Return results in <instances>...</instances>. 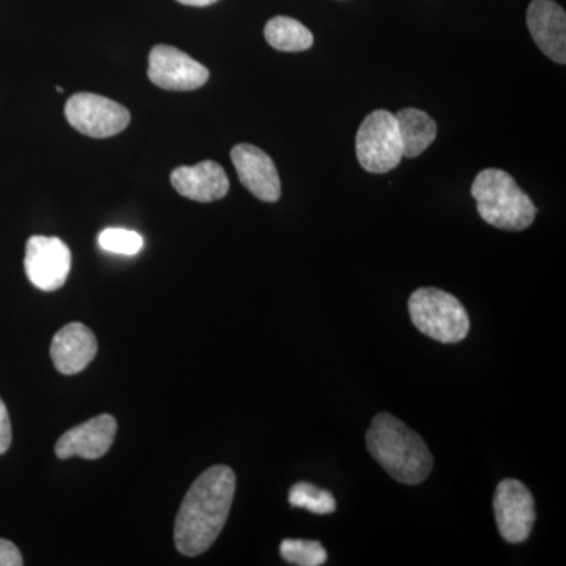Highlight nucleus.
<instances>
[{
  "instance_id": "nucleus-2",
  "label": "nucleus",
  "mask_w": 566,
  "mask_h": 566,
  "mask_svg": "<svg viewBox=\"0 0 566 566\" xmlns=\"http://www.w3.org/2000/svg\"><path fill=\"white\" fill-rule=\"evenodd\" d=\"M367 449L387 474L405 485H420L433 471V455L423 439L387 412L371 422Z\"/></svg>"
},
{
  "instance_id": "nucleus-16",
  "label": "nucleus",
  "mask_w": 566,
  "mask_h": 566,
  "mask_svg": "<svg viewBox=\"0 0 566 566\" xmlns=\"http://www.w3.org/2000/svg\"><path fill=\"white\" fill-rule=\"evenodd\" d=\"M264 39L270 46L282 52H303L311 50L314 35L303 22L289 17H275L264 28Z\"/></svg>"
},
{
  "instance_id": "nucleus-7",
  "label": "nucleus",
  "mask_w": 566,
  "mask_h": 566,
  "mask_svg": "<svg viewBox=\"0 0 566 566\" xmlns=\"http://www.w3.org/2000/svg\"><path fill=\"white\" fill-rule=\"evenodd\" d=\"M494 516L505 542L512 545L526 542L536 520L534 495L524 483L504 480L495 488Z\"/></svg>"
},
{
  "instance_id": "nucleus-17",
  "label": "nucleus",
  "mask_w": 566,
  "mask_h": 566,
  "mask_svg": "<svg viewBox=\"0 0 566 566\" xmlns=\"http://www.w3.org/2000/svg\"><path fill=\"white\" fill-rule=\"evenodd\" d=\"M289 502L293 509H304L316 515H331L337 509L334 495L329 491L305 482L292 486Z\"/></svg>"
},
{
  "instance_id": "nucleus-19",
  "label": "nucleus",
  "mask_w": 566,
  "mask_h": 566,
  "mask_svg": "<svg viewBox=\"0 0 566 566\" xmlns=\"http://www.w3.org/2000/svg\"><path fill=\"white\" fill-rule=\"evenodd\" d=\"M98 244L103 251L134 256L144 249V238L134 230L106 229L99 233Z\"/></svg>"
},
{
  "instance_id": "nucleus-13",
  "label": "nucleus",
  "mask_w": 566,
  "mask_h": 566,
  "mask_svg": "<svg viewBox=\"0 0 566 566\" xmlns=\"http://www.w3.org/2000/svg\"><path fill=\"white\" fill-rule=\"evenodd\" d=\"M175 191L193 202H218L229 193L230 181L226 170L214 161L177 167L170 175Z\"/></svg>"
},
{
  "instance_id": "nucleus-22",
  "label": "nucleus",
  "mask_w": 566,
  "mask_h": 566,
  "mask_svg": "<svg viewBox=\"0 0 566 566\" xmlns=\"http://www.w3.org/2000/svg\"><path fill=\"white\" fill-rule=\"evenodd\" d=\"M177 2L182 3V6L189 7H208L212 6V3L218 2V0H177Z\"/></svg>"
},
{
  "instance_id": "nucleus-18",
  "label": "nucleus",
  "mask_w": 566,
  "mask_h": 566,
  "mask_svg": "<svg viewBox=\"0 0 566 566\" xmlns=\"http://www.w3.org/2000/svg\"><path fill=\"white\" fill-rule=\"evenodd\" d=\"M281 556L289 564L297 566H322L326 564L327 553L322 543L314 539H283Z\"/></svg>"
},
{
  "instance_id": "nucleus-21",
  "label": "nucleus",
  "mask_w": 566,
  "mask_h": 566,
  "mask_svg": "<svg viewBox=\"0 0 566 566\" xmlns=\"http://www.w3.org/2000/svg\"><path fill=\"white\" fill-rule=\"evenodd\" d=\"M11 444V422L7 406L0 400V455L9 450Z\"/></svg>"
},
{
  "instance_id": "nucleus-14",
  "label": "nucleus",
  "mask_w": 566,
  "mask_h": 566,
  "mask_svg": "<svg viewBox=\"0 0 566 566\" xmlns=\"http://www.w3.org/2000/svg\"><path fill=\"white\" fill-rule=\"evenodd\" d=\"M98 352L95 334L85 324L70 323L52 338L51 357L62 375H76L88 367Z\"/></svg>"
},
{
  "instance_id": "nucleus-20",
  "label": "nucleus",
  "mask_w": 566,
  "mask_h": 566,
  "mask_svg": "<svg viewBox=\"0 0 566 566\" xmlns=\"http://www.w3.org/2000/svg\"><path fill=\"white\" fill-rule=\"evenodd\" d=\"M22 556L20 549L9 542V539L0 538V566H21Z\"/></svg>"
},
{
  "instance_id": "nucleus-5",
  "label": "nucleus",
  "mask_w": 566,
  "mask_h": 566,
  "mask_svg": "<svg viewBox=\"0 0 566 566\" xmlns=\"http://www.w3.org/2000/svg\"><path fill=\"white\" fill-rule=\"evenodd\" d=\"M357 161L370 174H387L403 159V144L397 117L375 111L365 117L356 136Z\"/></svg>"
},
{
  "instance_id": "nucleus-12",
  "label": "nucleus",
  "mask_w": 566,
  "mask_h": 566,
  "mask_svg": "<svg viewBox=\"0 0 566 566\" xmlns=\"http://www.w3.org/2000/svg\"><path fill=\"white\" fill-rule=\"evenodd\" d=\"M527 28L536 46L551 61L566 63V14L553 0H534L527 10Z\"/></svg>"
},
{
  "instance_id": "nucleus-8",
  "label": "nucleus",
  "mask_w": 566,
  "mask_h": 566,
  "mask_svg": "<svg viewBox=\"0 0 566 566\" xmlns=\"http://www.w3.org/2000/svg\"><path fill=\"white\" fill-rule=\"evenodd\" d=\"M25 274L41 292H55L65 285L71 270V252L61 238L32 237L25 245Z\"/></svg>"
},
{
  "instance_id": "nucleus-3",
  "label": "nucleus",
  "mask_w": 566,
  "mask_h": 566,
  "mask_svg": "<svg viewBox=\"0 0 566 566\" xmlns=\"http://www.w3.org/2000/svg\"><path fill=\"white\" fill-rule=\"evenodd\" d=\"M471 192L480 218L495 229L521 232L535 221L534 202L505 170H482L472 182Z\"/></svg>"
},
{
  "instance_id": "nucleus-6",
  "label": "nucleus",
  "mask_w": 566,
  "mask_h": 566,
  "mask_svg": "<svg viewBox=\"0 0 566 566\" xmlns=\"http://www.w3.org/2000/svg\"><path fill=\"white\" fill-rule=\"evenodd\" d=\"M66 120L76 132L95 139H106L125 132L132 114L122 104L95 93H76L65 106Z\"/></svg>"
},
{
  "instance_id": "nucleus-10",
  "label": "nucleus",
  "mask_w": 566,
  "mask_h": 566,
  "mask_svg": "<svg viewBox=\"0 0 566 566\" xmlns=\"http://www.w3.org/2000/svg\"><path fill=\"white\" fill-rule=\"evenodd\" d=\"M232 161L241 185L256 199L274 203L281 199V177L273 159L255 145L240 144L233 147Z\"/></svg>"
},
{
  "instance_id": "nucleus-1",
  "label": "nucleus",
  "mask_w": 566,
  "mask_h": 566,
  "mask_svg": "<svg viewBox=\"0 0 566 566\" xmlns=\"http://www.w3.org/2000/svg\"><path fill=\"white\" fill-rule=\"evenodd\" d=\"M234 490L237 476L227 465H212L192 483L175 521V546L182 556L210 549L229 520Z\"/></svg>"
},
{
  "instance_id": "nucleus-15",
  "label": "nucleus",
  "mask_w": 566,
  "mask_h": 566,
  "mask_svg": "<svg viewBox=\"0 0 566 566\" xmlns=\"http://www.w3.org/2000/svg\"><path fill=\"white\" fill-rule=\"evenodd\" d=\"M395 117L403 144V158H417L422 155L438 136V126L427 112L408 107L398 112Z\"/></svg>"
},
{
  "instance_id": "nucleus-9",
  "label": "nucleus",
  "mask_w": 566,
  "mask_h": 566,
  "mask_svg": "<svg viewBox=\"0 0 566 566\" xmlns=\"http://www.w3.org/2000/svg\"><path fill=\"white\" fill-rule=\"evenodd\" d=\"M148 80L164 91L191 92L207 84L210 71L186 52L159 44L148 57Z\"/></svg>"
},
{
  "instance_id": "nucleus-11",
  "label": "nucleus",
  "mask_w": 566,
  "mask_h": 566,
  "mask_svg": "<svg viewBox=\"0 0 566 566\" xmlns=\"http://www.w3.org/2000/svg\"><path fill=\"white\" fill-rule=\"evenodd\" d=\"M117 434V420L109 415L95 417L66 431L55 446V455L61 460L80 457L98 460L109 452Z\"/></svg>"
},
{
  "instance_id": "nucleus-4",
  "label": "nucleus",
  "mask_w": 566,
  "mask_h": 566,
  "mask_svg": "<svg viewBox=\"0 0 566 566\" xmlns=\"http://www.w3.org/2000/svg\"><path fill=\"white\" fill-rule=\"evenodd\" d=\"M412 324L439 344L463 342L469 334L468 312L453 294L439 289H419L408 301Z\"/></svg>"
}]
</instances>
